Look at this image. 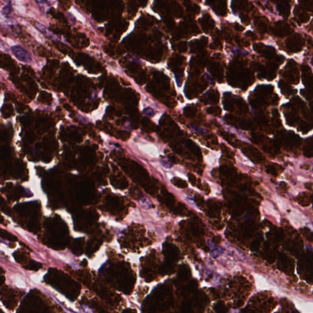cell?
Returning <instances> with one entry per match:
<instances>
[{"mask_svg": "<svg viewBox=\"0 0 313 313\" xmlns=\"http://www.w3.org/2000/svg\"><path fill=\"white\" fill-rule=\"evenodd\" d=\"M305 193H305L304 194L300 196H299L298 198V202L303 206H308L310 204V200L309 198V195Z\"/></svg>", "mask_w": 313, "mask_h": 313, "instance_id": "cell-2", "label": "cell"}, {"mask_svg": "<svg viewBox=\"0 0 313 313\" xmlns=\"http://www.w3.org/2000/svg\"><path fill=\"white\" fill-rule=\"evenodd\" d=\"M280 187L282 188L283 190H287L288 189V185L286 184V183L284 182H281V184H280Z\"/></svg>", "mask_w": 313, "mask_h": 313, "instance_id": "cell-6", "label": "cell"}, {"mask_svg": "<svg viewBox=\"0 0 313 313\" xmlns=\"http://www.w3.org/2000/svg\"><path fill=\"white\" fill-rule=\"evenodd\" d=\"M11 51L16 58L23 63H30L31 56L29 52L20 45H15L11 48Z\"/></svg>", "mask_w": 313, "mask_h": 313, "instance_id": "cell-1", "label": "cell"}, {"mask_svg": "<svg viewBox=\"0 0 313 313\" xmlns=\"http://www.w3.org/2000/svg\"><path fill=\"white\" fill-rule=\"evenodd\" d=\"M276 165H271V166H269L267 167V169L269 170V173H270L272 175L276 176L278 173V168L279 166H277L276 167Z\"/></svg>", "mask_w": 313, "mask_h": 313, "instance_id": "cell-3", "label": "cell"}, {"mask_svg": "<svg viewBox=\"0 0 313 313\" xmlns=\"http://www.w3.org/2000/svg\"><path fill=\"white\" fill-rule=\"evenodd\" d=\"M11 7L9 6H4V8H3V10H2L4 14H6V15L9 14V13L11 12Z\"/></svg>", "mask_w": 313, "mask_h": 313, "instance_id": "cell-5", "label": "cell"}, {"mask_svg": "<svg viewBox=\"0 0 313 313\" xmlns=\"http://www.w3.org/2000/svg\"><path fill=\"white\" fill-rule=\"evenodd\" d=\"M303 233L306 235V237H307V239L309 240H310L311 242H313V234L311 233V232L309 229H303Z\"/></svg>", "mask_w": 313, "mask_h": 313, "instance_id": "cell-4", "label": "cell"}]
</instances>
